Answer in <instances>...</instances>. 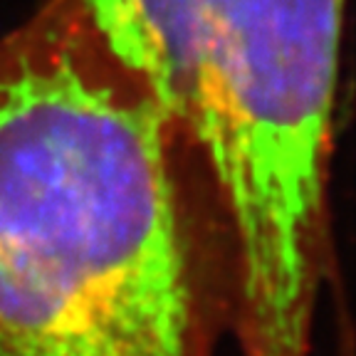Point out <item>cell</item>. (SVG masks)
<instances>
[{
	"label": "cell",
	"mask_w": 356,
	"mask_h": 356,
	"mask_svg": "<svg viewBox=\"0 0 356 356\" xmlns=\"http://www.w3.org/2000/svg\"><path fill=\"white\" fill-rule=\"evenodd\" d=\"M0 356H230L206 198L74 0L0 38Z\"/></svg>",
	"instance_id": "cell-1"
},
{
	"label": "cell",
	"mask_w": 356,
	"mask_h": 356,
	"mask_svg": "<svg viewBox=\"0 0 356 356\" xmlns=\"http://www.w3.org/2000/svg\"><path fill=\"white\" fill-rule=\"evenodd\" d=\"M166 122L216 222L230 356H314L334 282L344 0H74Z\"/></svg>",
	"instance_id": "cell-2"
}]
</instances>
